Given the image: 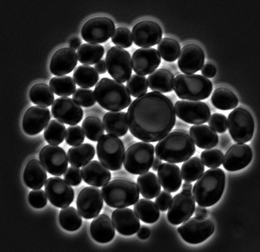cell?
Instances as JSON below:
<instances>
[{"mask_svg": "<svg viewBox=\"0 0 260 252\" xmlns=\"http://www.w3.org/2000/svg\"><path fill=\"white\" fill-rule=\"evenodd\" d=\"M127 116L131 133L146 143L159 142L172 131L176 117L174 105L161 93H146L131 103Z\"/></svg>", "mask_w": 260, "mask_h": 252, "instance_id": "cell-1", "label": "cell"}, {"mask_svg": "<svg viewBox=\"0 0 260 252\" xmlns=\"http://www.w3.org/2000/svg\"><path fill=\"white\" fill-rule=\"evenodd\" d=\"M196 148L186 130H175L160 140L155 148L156 157L171 163H181L195 154Z\"/></svg>", "mask_w": 260, "mask_h": 252, "instance_id": "cell-2", "label": "cell"}, {"mask_svg": "<svg viewBox=\"0 0 260 252\" xmlns=\"http://www.w3.org/2000/svg\"><path fill=\"white\" fill-rule=\"evenodd\" d=\"M225 174L220 168H211L203 173L192 189L197 203L208 208L219 202L225 190Z\"/></svg>", "mask_w": 260, "mask_h": 252, "instance_id": "cell-3", "label": "cell"}, {"mask_svg": "<svg viewBox=\"0 0 260 252\" xmlns=\"http://www.w3.org/2000/svg\"><path fill=\"white\" fill-rule=\"evenodd\" d=\"M95 100L107 110L121 111L132 103L129 92L123 83L104 77L97 83L94 91Z\"/></svg>", "mask_w": 260, "mask_h": 252, "instance_id": "cell-4", "label": "cell"}, {"mask_svg": "<svg viewBox=\"0 0 260 252\" xmlns=\"http://www.w3.org/2000/svg\"><path fill=\"white\" fill-rule=\"evenodd\" d=\"M104 200L113 208H124L138 202L140 191L135 182L127 179H116L107 182L101 189Z\"/></svg>", "mask_w": 260, "mask_h": 252, "instance_id": "cell-5", "label": "cell"}, {"mask_svg": "<svg viewBox=\"0 0 260 252\" xmlns=\"http://www.w3.org/2000/svg\"><path fill=\"white\" fill-rule=\"evenodd\" d=\"M173 89L182 100L201 101L210 97L213 83L202 75L179 74L175 77Z\"/></svg>", "mask_w": 260, "mask_h": 252, "instance_id": "cell-6", "label": "cell"}, {"mask_svg": "<svg viewBox=\"0 0 260 252\" xmlns=\"http://www.w3.org/2000/svg\"><path fill=\"white\" fill-rule=\"evenodd\" d=\"M154 153V146L150 143L134 144L125 152L123 163L125 170L134 175L148 172L153 163Z\"/></svg>", "mask_w": 260, "mask_h": 252, "instance_id": "cell-7", "label": "cell"}, {"mask_svg": "<svg viewBox=\"0 0 260 252\" xmlns=\"http://www.w3.org/2000/svg\"><path fill=\"white\" fill-rule=\"evenodd\" d=\"M96 151L99 160L107 169L113 172L121 169L125 151L124 144L118 137L104 135L98 141Z\"/></svg>", "mask_w": 260, "mask_h": 252, "instance_id": "cell-8", "label": "cell"}, {"mask_svg": "<svg viewBox=\"0 0 260 252\" xmlns=\"http://www.w3.org/2000/svg\"><path fill=\"white\" fill-rule=\"evenodd\" d=\"M227 127L235 142L246 143L253 137L255 122L249 111L243 107H238L230 113Z\"/></svg>", "mask_w": 260, "mask_h": 252, "instance_id": "cell-9", "label": "cell"}, {"mask_svg": "<svg viewBox=\"0 0 260 252\" xmlns=\"http://www.w3.org/2000/svg\"><path fill=\"white\" fill-rule=\"evenodd\" d=\"M107 70L110 76L119 82L124 83L133 73L132 59L129 52L123 48L113 46L107 51Z\"/></svg>", "mask_w": 260, "mask_h": 252, "instance_id": "cell-10", "label": "cell"}, {"mask_svg": "<svg viewBox=\"0 0 260 252\" xmlns=\"http://www.w3.org/2000/svg\"><path fill=\"white\" fill-rule=\"evenodd\" d=\"M215 226L206 218L194 217L183 222L178 232L182 238L189 244H199L213 235Z\"/></svg>", "mask_w": 260, "mask_h": 252, "instance_id": "cell-11", "label": "cell"}, {"mask_svg": "<svg viewBox=\"0 0 260 252\" xmlns=\"http://www.w3.org/2000/svg\"><path fill=\"white\" fill-rule=\"evenodd\" d=\"M115 31L113 21L109 17H95L86 21L83 25L81 35L86 42L91 44L105 43Z\"/></svg>", "mask_w": 260, "mask_h": 252, "instance_id": "cell-12", "label": "cell"}, {"mask_svg": "<svg viewBox=\"0 0 260 252\" xmlns=\"http://www.w3.org/2000/svg\"><path fill=\"white\" fill-rule=\"evenodd\" d=\"M176 115L187 124L201 125L208 122L211 109L204 102L180 100L175 104Z\"/></svg>", "mask_w": 260, "mask_h": 252, "instance_id": "cell-13", "label": "cell"}, {"mask_svg": "<svg viewBox=\"0 0 260 252\" xmlns=\"http://www.w3.org/2000/svg\"><path fill=\"white\" fill-rule=\"evenodd\" d=\"M196 209V200L192 191H182L172 200L167 218L174 226L183 223L190 218Z\"/></svg>", "mask_w": 260, "mask_h": 252, "instance_id": "cell-14", "label": "cell"}, {"mask_svg": "<svg viewBox=\"0 0 260 252\" xmlns=\"http://www.w3.org/2000/svg\"><path fill=\"white\" fill-rule=\"evenodd\" d=\"M44 188L48 200L56 208H67L74 202V189L65 180L57 177L50 178L47 180Z\"/></svg>", "mask_w": 260, "mask_h": 252, "instance_id": "cell-15", "label": "cell"}, {"mask_svg": "<svg viewBox=\"0 0 260 252\" xmlns=\"http://www.w3.org/2000/svg\"><path fill=\"white\" fill-rule=\"evenodd\" d=\"M39 158L45 169L51 175L61 176L68 170V157L64 150L60 147L45 146L41 149Z\"/></svg>", "mask_w": 260, "mask_h": 252, "instance_id": "cell-16", "label": "cell"}, {"mask_svg": "<svg viewBox=\"0 0 260 252\" xmlns=\"http://www.w3.org/2000/svg\"><path fill=\"white\" fill-rule=\"evenodd\" d=\"M76 205L82 217L88 220L93 218L100 214L103 208V194L98 187H86L78 194Z\"/></svg>", "mask_w": 260, "mask_h": 252, "instance_id": "cell-17", "label": "cell"}, {"mask_svg": "<svg viewBox=\"0 0 260 252\" xmlns=\"http://www.w3.org/2000/svg\"><path fill=\"white\" fill-rule=\"evenodd\" d=\"M53 118L62 124L76 125L82 121L83 117L82 108L73 99L60 97L53 102L52 106Z\"/></svg>", "mask_w": 260, "mask_h": 252, "instance_id": "cell-18", "label": "cell"}, {"mask_svg": "<svg viewBox=\"0 0 260 252\" xmlns=\"http://www.w3.org/2000/svg\"><path fill=\"white\" fill-rule=\"evenodd\" d=\"M133 40L136 46L150 47L159 44L162 38V30L159 23L150 20L140 21L134 26Z\"/></svg>", "mask_w": 260, "mask_h": 252, "instance_id": "cell-19", "label": "cell"}, {"mask_svg": "<svg viewBox=\"0 0 260 252\" xmlns=\"http://www.w3.org/2000/svg\"><path fill=\"white\" fill-rule=\"evenodd\" d=\"M205 61V55L202 48L198 44L189 43L181 49L178 65L182 73L193 74L201 70Z\"/></svg>", "mask_w": 260, "mask_h": 252, "instance_id": "cell-20", "label": "cell"}, {"mask_svg": "<svg viewBox=\"0 0 260 252\" xmlns=\"http://www.w3.org/2000/svg\"><path fill=\"white\" fill-rule=\"evenodd\" d=\"M131 59L134 72L143 76L153 73L161 63L160 54L156 49L151 47L136 50Z\"/></svg>", "mask_w": 260, "mask_h": 252, "instance_id": "cell-21", "label": "cell"}, {"mask_svg": "<svg viewBox=\"0 0 260 252\" xmlns=\"http://www.w3.org/2000/svg\"><path fill=\"white\" fill-rule=\"evenodd\" d=\"M51 118L49 108L41 106L29 107L22 119V128L26 134L34 136L46 128Z\"/></svg>", "mask_w": 260, "mask_h": 252, "instance_id": "cell-22", "label": "cell"}, {"mask_svg": "<svg viewBox=\"0 0 260 252\" xmlns=\"http://www.w3.org/2000/svg\"><path fill=\"white\" fill-rule=\"evenodd\" d=\"M253 158L250 147L244 143L233 145L223 156V165L229 172H237L249 165Z\"/></svg>", "mask_w": 260, "mask_h": 252, "instance_id": "cell-23", "label": "cell"}, {"mask_svg": "<svg viewBox=\"0 0 260 252\" xmlns=\"http://www.w3.org/2000/svg\"><path fill=\"white\" fill-rule=\"evenodd\" d=\"M77 52L71 47H64L56 50L50 62V70L55 76L70 74L77 65Z\"/></svg>", "mask_w": 260, "mask_h": 252, "instance_id": "cell-24", "label": "cell"}, {"mask_svg": "<svg viewBox=\"0 0 260 252\" xmlns=\"http://www.w3.org/2000/svg\"><path fill=\"white\" fill-rule=\"evenodd\" d=\"M112 220L117 232L124 236H131L138 232L140 221L138 216L129 208H118L113 212Z\"/></svg>", "mask_w": 260, "mask_h": 252, "instance_id": "cell-25", "label": "cell"}, {"mask_svg": "<svg viewBox=\"0 0 260 252\" xmlns=\"http://www.w3.org/2000/svg\"><path fill=\"white\" fill-rule=\"evenodd\" d=\"M83 181L95 187H101L109 182L112 178L111 173L101 162L89 161L81 170Z\"/></svg>", "mask_w": 260, "mask_h": 252, "instance_id": "cell-26", "label": "cell"}, {"mask_svg": "<svg viewBox=\"0 0 260 252\" xmlns=\"http://www.w3.org/2000/svg\"><path fill=\"white\" fill-rule=\"evenodd\" d=\"M158 179L164 190L175 193L179 190L182 184L180 169L175 163H164L157 170Z\"/></svg>", "mask_w": 260, "mask_h": 252, "instance_id": "cell-27", "label": "cell"}, {"mask_svg": "<svg viewBox=\"0 0 260 252\" xmlns=\"http://www.w3.org/2000/svg\"><path fill=\"white\" fill-rule=\"evenodd\" d=\"M90 233L95 241L106 244L112 241L115 235V228L113 221L106 214L94 217L90 226Z\"/></svg>", "mask_w": 260, "mask_h": 252, "instance_id": "cell-28", "label": "cell"}, {"mask_svg": "<svg viewBox=\"0 0 260 252\" xmlns=\"http://www.w3.org/2000/svg\"><path fill=\"white\" fill-rule=\"evenodd\" d=\"M23 181L34 190L44 187L47 180V171L41 161L32 159L26 164L23 175Z\"/></svg>", "mask_w": 260, "mask_h": 252, "instance_id": "cell-29", "label": "cell"}, {"mask_svg": "<svg viewBox=\"0 0 260 252\" xmlns=\"http://www.w3.org/2000/svg\"><path fill=\"white\" fill-rule=\"evenodd\" d=\"M190 136L197 147L202 149L214 148L219 143L216 132L206 125H195L190 128Z\"/></svg>", "mask_w": 260, "mask_h": 252, "instance_id": "cell-30", "label": "cell"}, {"mask_svg": "<svg viewBox=\"0 0 260 252\" xmlns=\"http://www.w3.org/2000/svg\"><path fill=\"white\" fill-rule=\"evenodd\" d=\"M104 130L107 133L122 137L127 133L128 125L127 114L124 112L107 113L103 119Z\"/></svg>", "mask_w": 260, "mask_h": 252, "instance_id": "cell-31", "label": "cell"}, {"mask_svg": "<svg viewBox=\"0 0 260 252\" xmlns=\"http://www.w3.org/2000/svg\"><path fill=\"white\" fill-rule=\"evenodd\" d=\"M147 80L152 91L166 94L172 92L175 77L168 69L160 68L149 75Z\"/></svg>", "mask_w": 260, "mask_h": 252, "instance_id": "cell-32", "label": "cell"}, {"mask_svg": "<svg viewBox=\"0 0 260 252\" xmlns=\"http://www.w3.org/2000/svg\"><path fill=\"white\" fill-rule=\"evenodd\" d=\"M95 151L90 144H81L69 149L68 157L71 166L80 167L91 161L94 158Z\"/></svg>", "mask_w": 260, "mask_h": 252, "instance_id": "cell-33", "label": "cell"}, {"mask_svg": "<svg viewBox=\"0 0 260 252\" xmlns=\"http://www.w3.org/2000/svg\"><path fill=\"white\" fill-rule=\"evenodd\" d=\"M137 185L142 196L149 200L156 197L161 190L159 179L151 172H146L140 175L137 179Z\"/></svg>", "mask_w": 260, "mask_h": 252, "instance_id": "cell-34", "label": "cell"}, {"mask_svg": "<svg viewBox=\"0 0 260 252\" xmlns=\"http://www.w3.org/2000/svg\"><path fill=\"white\" fill-rule=\"evenodd\" d=\"M212 103L217 109L228 110L237 107L239 100L237 96L231 90L226 88H217L211 97Z\"/></svg>", "mask_w": 260, "mask_h": 252, "instance_id": "cell-35", "label": "cell"}, {"mask_svg": "<svg viewBox=\"0 0 260 252\" xmlns=\"http://www.w3.org/2000/svg\"><path fill=\"white\" fill-rule=\"evenodd\" d=\"M104 52V47L100 44L85 43L78 48L77 55L81 64L92 65L101 61Z\"/></svg>", "mask_w": 260, "mask_h": 252, "instance_id": "cell-36", "label": "cell"}, {"mask_svg": "<svg viewBox=\"0 0 260 252\" xmlns=\"http://www.w3.org/2000/svg\"><path fill=\"white\" fill-rule=\"evenodd\" d=\"M30 100L38 106L49 107L54 102V93L47 83H35L29 90Z\"/></svg>", "mask_w": 260, "mask_h": 252, "instance_id": "cell-37", "label": "cell"}, {"mask_svg": "<svg viewBox=\"0 0 260 252\" xmlns=\"http://www.w3.org/2000/svg\"><path fill=\"white\" fill-rule=\"evenodd\" d=\"M138 217L146 223H154L160 217V211L155 204L150 200L140 199L134 207Z\"/></svg>", "mask_w": 260, "mask_h": 252, "instance_id": "cell-38", "label": "cell"}, {"mask_svg": "<svg viewBox=\"0 0 260 252\" xmlns=\"http://www.w3.org/2000/svg\"><path fill=\"white\" fill-rule=\"evenodd\" d=\"M73 78L80 88L89 89L97 84L100 76L94 68L87 65H80L75 69Z\"/></svg>", "mask_w": 260, "mask_h": 252, "instance_id": "cell-39", "label": "cell"}, {"mask_svg": "<svg viewBox=\"0 0 260 252\" xmlns=\"http://www.w3.org/2000/svg\"><path fill=\"white\" fill-rule=\"evenodd\" d=\"M60 226L68 232H75L79 230L82 224V215L73 207L68 206L62 208L59 215Z\"/></svg>", "mask_w": 260, "mask_h": 252, "instance_id": "cell-40", "label": "cell"}, {"mask_svg": "<svg viewBox=\"0 0 260 252\" xmlns=\"http://www.w3.org/2000/svg\"><path fill=\"white\" fill-rule=\"evenodd\" d=\"M205 170L204 164L199 157L190 158L182 165V178L185 182L192 183L202 175Z\"/></svg>", "mask_w": 260, "mask_h": 252, "instance_id": "cell-41", "label": "cell"}, {"mask_svg": "<svg viewBox=\"0 0 260 252\" xmlns=\"http://www.w3.org/2000/svg\"><path fill=\"white\" fill-rule=\"evenodd\" d=\"M49 86L53 93L59 97H69L76 91V83L69 76H56L51 79Z\"/></svg>", "mask_w": 260, "mask_h": 252, "instance_id": "cell-42", "label": "cell"}, {"mask_svg": "<svg viewBox=\"0 0 260 252\" xmlns=\"http://www.w3.org/2000/svg\"><path fill=\"white\" fill-rule=\"evenodd\" d=\"M66 133L65 125L58 120L53 119L45 128L44 136L50 145L58 146L64 142Z\"/></svg>", "mask_w": 260, "mask_h": 252, "instance_id": "cell-43", "label": "cell"}, {"mask_svg": "<svg viewBox=\"0 0 260 252\" xmlns=\"http://www.w3.org/2000/svg\"><path fill=\"white\" fill-rule=\"evenodd\" d=\"M82 127L86 137L91 142H96L104 135L103 122L98 117H86L82 123Z\"/></svg>", "mask_w": 260, "mask_h": 252, "instance_id": "cell-44", "label": "cell"}, {"mask_svg": "<svg viewBox=\"0 0 260 252\" xmlns=\"http://www.w3.org/2000/svg\"><path fill=\"white\" fill-rule=\"evenodd\" d=\"M157 50L164 61L173 62L178 58L181 51V46L174 39L164 38L158 44Z\"/></svg>", "mask_w": 260, "mask_h": 252, "instance_id": "cell-45", "label": "cell"}, {"mask_svg": "<svg viewBox=\"0 0 260 252\" xmlns=\"http://www.w3.org/2000/svg\"><path fill=\"white\" fill-rule=\"evenodd\" d=\"M126 88L133 97H140L148 91V80L145 76L134 74L127 81Z\"/></svg>", "mask_w": 260, "mask_h": 252, "instance_id": "cell-46", "label": "cell"}, {"mask_svg": "<svg viewBox=\"0 0 260 252\" xmlns=\"http://www.w3.org/2000/svg\"><path fill=\"white\" fill-rule=\"evenodd\" d=\"M112 43L121 48H128L133 45L132 33L125 27H118L112 36Z\"/></svg>", "mask_w": 260, "mask_h": 252, "instance_id": "cell-47", "label": "cell"}, {"mask_svg": "<svg viewBox=\"0 0 260 252\" xmlns=\"http://www.w3.org/2000/svg\"><path fill=\"white\" fill-rule=\"evenodd\" d=\"M223 154L219 149H208L201 154V160L206 167L216 168L223 163Z\"/></svg>", "mask_w": 260, "mask_h": 252, "instance_id": "cell-48", "label": "cell"}, {"mask_svg": "<svg viewBox=\"0 0 260 252\" xmlns=\"http://www.w3.org/2000/svg\"><path fill=\"white\" fill-rule=\"evenodd\" d=\"M73 99L80 106L84 107L94 106L96 102L94 92L84 88L77 89L73 95Z\"/></svg>", "mask_w": 260, "mask_h": 252, "instance_id": "cell-49", "label": "cell"}, {"mask_svg": "<svg viewBox=\"0 0 260 252\" xmlns=\"http://www.w3.org/2000/svg\"><path fill=\"white\" fill-rule=\"evenodd\" d=\"M85 133L79 125H71L66 133V142L71 146L81 145L85 140Z\"/></svg>", "mask_w": 260, "mask_h": 252, "instance_id": "cell-50", "label": "cell"}, {"mask_svg": "<svg viewBox=\"0 0 260 252\" xmlns=\"http://www.w3.org/2000/svg\"><path fill=\"white\" fill-rule=\"evenodd\" d=\"M47 199L46 193L41 189L31 191L28 197L29 205L36 209L44 208L47 205Z\"/></svg>", "mask_w": 260, "mask_h": 252, "instance_id": "cell-51", "label": "cell"}, {"mask_svg": "<svg viewBox=\"0 0 260 252\" xmlns=\"http://www.w3.org/2000/svg\"><path fill=\"white\" fill-rule=\"evenodd\" d=\"M208 122L210 127L217 133H223L226 131V117L222 115V114H213V115L211 116Z\"/></svg>", "mask_w": 260, "mask_h": 252, "instance_id": "cell-52", "label": "cell"}, {"mask_svg": "<svg viewBox=\"0 0 260 252\" xmlns=\"http://www.w3.org/2000/svg\"><path fill=\"white\" fill-rule=\"evenodd\" d=\"M64 179L71 185L76 187L82 182L81 170L79 169V167L72 166L69 167L67 172L64 173Z\"/></svg>", "mask_w": 260, "mask_h": 252, "instance_id": "cell-53", "label": "cell"}, {"mask_svg": "<svg viewBox=\"0 0 260 252\" xmlns=\"http://www.w3.org/2000/svg\"><path fill=\"white\" fill-rule=\"evenodd\" d=\"M172 200L171 193L165 190L160 191L155 199V203L160 211L166 212L168 210Z\"/></svg>", "mask_w": 260, "mask_h": 252, "instance_id": "cell-54", "label": "cell"}, {"mask_svg": "<svg viewBox=\"0 0 260 252\" xmlns=\"http://www.w3.org/2000/svg\"><path fill=\"white\" fill-rule=\"evenodd\" d=\"M201 72L203 76L213 78L216 76L217 70L214 65L211 64V63H207L203 66L201 69Z\"/></svg>", "mask_w": 260, "mask_h": 252, "instance_id": "cell-55", "label": "cell"}, {"mask_svg": "<svg viewBox=\"0 0 260 252\" xmlns=\"http://www.w3.org/2000/svg\"><path fill=\"white\" fill-rule=\"evenodd\" d=\"M151 235V231L149 228L143 226L140 228L137 232V236L142 240L147 239Z\"/></svg>", "mask_w": 260, "mask_h": 252, "instance_id": "cell-56", "label": "cell"}, {"mask_svg": "<svg viewBox=\"0 0 260 252\" xmlns=\"http://www.w3.org/2000/svg\"><path fill=\"white\" fill-rule=\"evenodd\" d=\"M94 68L99 74H105L107 70L106 61H104V60H101L100 62H98L97 64H95Z\"/></svg>", "mask_w": 260, "mask_h": 252, "instance_id": "cell-57", "label": "cell"}, {"mask_svg": "<svg viewBox=\"0 0 260 252\" xmlns=\"http://www.w3.org/2000/svg\"><path fill=\"white\" fill-rule=\"evenodd\" d=\"M195 215L197 217L206 218L208 215V210L205 207L200 206H197L195 209Z\"/></svg>", "mask_w": 260, "mask_h": 252, "instance_id": "cell-58", "label": "cell"}, {"mask_svg": "<svg viewBox=\"0 0 260 252\" xmlns=\"http://www.w3.org/2000/svg\"><path fill=\"white\" fill-rule=\"evenodd\" d=\"M82 43V40L79 37H75L71 39L69 45L71 49L76 50L80 46Z\"/></svg>", "mask_w": 260, "mask_h": 252, "instance_id": "cell-59", "label": "cell"}, {"mask_svg": "<svg viewBox=\"0 0 260 252\" xmlns=\"http://www.w3.org/2000/svg\"><path fill=\"white\" fill-rule=\"evenodd\" d=\"M162 164V160H160V158L158 157H155L154 158L153 163H152V169L153 171H157L159 169V167L160 166V165Z\"/></svg>", "mask_w": 260, "mask_h": 252, "instance_id": "cell-60", "label": "cell"}, {"mask_svg": "<svg viewBox=\"0 0 260 252\" xmlns=\"http://www.w3.org/2000/svg\"><path fill=\"white\" fill-rule=\"evenodd\" d=\"M193 189V185L190 182L184 183L183 186H182V190L183 191H192Z\"/></svg>", "mask_w": 260, "mask_h": 252, "instance_id": "cell-61", "label": "cell"}]
</instances>
